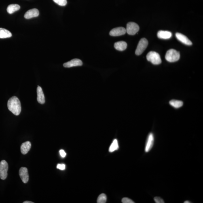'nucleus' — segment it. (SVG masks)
I'll return each mask as SVG.
<instances>
[{"label": "nucleus", "instance_id": "1", "mask_svg": "<svg viewBox=\"0 0 203 203\" xmlns=\"http://www.w3.org/2000/svg\"><path fill=\"white\" fill-rule=\"evenodd\" d=\"M8 108L9 111L16 115H20L21 111V106L19 99L16 96H13L8 102Z\"/></svg>", "mask_w": 203, "mask_h": 203}, {"label": "nucleus", "instance_id": "2", "mask_svg": "<svg viewBox=\"0 0 203 203\" xmlns=\"http://www.w3.org/2000/svg\"><path fill=\"white\" fill-rule=\"evenodd\" d=\"M180 53L175 49H171L166 52L165 58L167 61L174 62L178 61L180 58Z\"/></svg>", "mask_w": 203, "mask_h": 203}, {"label": "nucleus", "instance_id": "3", "mask_svg": "<svg viewBox=\"0 0 203 203\" xmlns=\"http://www.w3.org/2000/svg\"><path fill=\"white\" fill-rule=\"evenodd\" d=\"M147 60L155 65H158L162 62L160 55L154 51H151L147 56Z\"/></svg>", "mask_w": 203, "mask_h": 203}, {"label": "nucleus", "instance_id": "4", "mask_svg": "<svg viewBox=\"0 0 203 203\" xmlns=\"http://www.w3.org/2000/svg\"><path fill=\"white\" fill-rule=\"evenodd\" d=\"M148 45V42L147 39L142 38L140 40L136 51V54L137 56L141 55L147 48Z\"/></svg>", "mask_w": 203, "mask_h": 203}, {"label": "nucleus", "instance_id": "5", "mask_svg": "<svg viewBox=\"0 0 203 203\" xmlns=\"http://www.w3.org/2000/svg\"><path fill=\"white\" fill-rule=\"evenodd\" d=\"M139 26L136 23L130 22L127 24L126 32L129 35H135L139 31Z\"/></svg>", "mask_w": 203, "mask_h": 203}, {"label": "nucleus", "instance_id": "6", "mask_svg": "<svg viewBox=\"0 0 203 203\" xmlns=\"http://www.w3.org/2000/svg\"><path fill=\"white\" fill-rule=\"evenodd\" d=\"M8 164L6 161L2 160L0 163V178L2 180L6 179L8 175Z\"/></svg>", "mask_w": 203, "mask_h": 203}, {"label": "nucleus", "instance_id": "7", "mask_svg": "<svg viewBox=\"0 0 203 203\" xmlns=\"http://www.w3.org/2000/svg\"><path fill=\"white\" fill-rule=\"evenodd\" d=\"M126 33V29L125 28L119 27L115 28L112 29L110 32V35L111 36H119L124 35Z\"/></svg>", "mask_w": 203, "mask_h": 203}, {"label": "nucleus", "instance_id": "8", "mask_svg": "<svg viewBox=\"0 0 203 203\" xmlns=\"http://www.w3.org/2000/svg\"><path fill=\"white\" fill-rule=\"evenodd\" d=\"M19 174L22 181L24 183H27L29 181V174L28 169L24 167L20 168L19 171Z\"/></svg>", "mask_w": 203, "mask_h": 203}, {"label": "nucleus", "instance_id": "9", "mask_svg": "<svg viewBox=\"0 0 203 203\" xmlns=\"http://www.w3.org/2000/svg\"><path fill=\"white\" fill-rule=\"evenodd\" d=\"M83 65V62L79 59H74L63 64L64 67L70 68L76 66H80Z\"/></svg>", "mask_w": 203, "mask_h": 203}, {"label": "nucleus", "instance_id": "10", "mask_svg": "<svg viewBox=\"0 0 203 203\" xmlns=\"http://www.w3.org/2000/svg\"><path fill=\"white\" fill-rule=\"evenodd\" d=\"M154 136L152 133H150L148 136L147 143L146 144L145 151L146 152H149L151 150L154 143Z\"/></svg>", "mask_w": 203, "mask_h": 203}, {"label": "nucleus", "instance_id": "11", "mask_svg": "<svg viewBox=\"0 0 203 203\" xmlns=\"http://www.w3.org/2000/svg\"><path fill=\"white\" fill-rule=\"evenodd\" d=\"M176 37L178 40L185 45H192V43L185 35L181 33H176Z\"/></svg>", "mask_w": 203, "mask_h": 203}, {"label": "nucleus", "instance_id": "12", "mask_svg": "<svg viewBox=\"0 0 203 203\" xmlns=\"http://www.w3.org/2000/svg\"><path fill=\"white\" fill-rule=\"evenodd\" d=\"M39 11L37 9L34 8L28 10L24 15V18L26 19H30L39 16Z\"/></svg>", "mask_w": 203, "mask_h": 203}, {"label": "nucleus", "instance_id": "13", "mask_svg": "<svg viewBox=\"0 0 203 203\" xmlns=\"http://www.w3.org/2000/svg\"><path fill=\"white\" fill-rule=\"evenodd\" d=\"M37 100L39 103L41 104H45V100L44 94L42 89L40 87L38 86L37 88Z\"/></svg>", "mask_w": 203, "mask_h": 203}, {"label": "nucleus", "instance_id": "14", "mask_svg": "<svg viewBox=\"0 0 203 203\" xmlns=\"http://www.w3.org/2000/svg\"><path fill=\"white\" fill-rule=\"evenodd\" d=\"M172 36V33L170 32L165 31H160L157 33L158 38L162 39H168Z\"/></svg>", "mask_w": 203, "mask_h": 203}, {"label": "nucleus", "instance_id": "15", "mask_svg": "<svg viewBox=\"0 0 203 203\" xmlns=\"http://www.w3.org/2000/svg\"><path fill=\"white\" fill-rule=\"evenodd\" d=\"M31 143L29 141L22 143L20 148L21 153L24 155L27 154L31 149Z\"/></svg>", "mask_w": 203, "mask_h": 203}, {"label": "nucleus", "instance_id": "16", "mask_svg": "<svg viewBox=\"0 0 203 203\" xmlns=\"http://www.w3.org/2000/svg\"><path fill=\"white\" fill-rule=\"evenodd\" d=\"M115 48L116 50L122 51L125 50L127 48V44L124 41H120L115 43Z\"/></svg>", "mask_w": 203, "mask_h": 203}, {"label": "nucleus", "instance_id": "17", "mask_svg": "<svg viewBox=\"0 0 203 203\" xmlns=\"http://www.w3.org/2000/svg\"><path fill=\"white\" fill-rule=\"evenodd\" d=\"M12 34L11 32L4 28H0V39H5L11 37Z\"/></svg>", "mask_w": 203, "mask_h": 203}, {"label": "nucleus", "instance_id": "18", "mask_svg": "<svg viewBox=\"0 0 203 203\" xmlns=\"http://www.w3.org/2000/svg\"><path fill=\"white\" fill-rule=\"evenodd\" d=\"M20 8V5L16 4H12L9 5L7 8V12L9 14H11L13 13L18 11Z\"/></svg>", "mask_w": 203, "mask_h": 203}, {"label": "nucleus", "instance_id": "19", "mask_svg": "<svg viewBox=\"0 0 203 203\" xmlns=\"http://www.w3.org/2000/svg\"><path fill=\"white\" fill-rule=\"evenodd\" d=\"M170 104L174 108L178 109L181 107L183 105V102L180 100H172L169 102Z\"/></svg>", "mask_w": 203, "mask_h": 203}, {"label": "nucleus", "instance_id": "20", "mask_svg": "<svg viewBox=\"0 0 203 203\" xmlns=\"http://www.w3.org/2000/svg\"><path fill=\"white\" fill-rule=\"evenodd\" d=\"M119 148L118 141L117 139L113 140L110 147L109 151L110 152H113L115 151L118 150Z\"/></svg>", "mask_w": 203, "mask_h": 203}, {"label": "nucleus", "instance_id": "21", "mask_svg": "<svg viewBox=\"0 0 203 203\" xmlns=\"http://www.w3.org/2000/svg\"><path fill=\"white\" fill-rule=\"evenodd\" d=\"M107 197L106 195L102 193L98 196L97 199V203H105L107 201Z\"/></svg>", "mask_w": 203, "mask_h": 203}, {"label": "nucleus", "instance_id": "22", "mask_svg": "<svg viewBox=\"0 0 203 203\" xmlns=\"http://www.w3.org/2000/svg\"><path fill=\"white\" fill-rule=\"evenodd\" d=\"M55 3L61 6H65L67 4V0H53Z\"/></svg>", "mask_w": 203, "mask_h": 203}, {"label": "nucleus", "instance_id": "23", "mask_svg": "<svg viewBox=\"0 0 203 203\" xmlns=\"http://www.w3.org/2000/svg\"><path fill=\"white\" fill-rule=\"evenodd\" d=\"M122 202L123 203H134V202L131 200L130 199H129L127 198H123L122 200Z\"/></svg>", "mask_w": 203, "mask_h": 203}, {"label": "nucleus", "instance_id": "24", "mask_svg": "<svg viewBox=\"0 0 203 203\" xmlns=\"http://www.w3.org/2000/svg\"><path fill=\"white\" fill-rule=\"evenodd\" d=\"M155 202L157 203H164V200L163 199L159 197H156L154 198Z\"/></svg>", "mask_w": 203, "mask_h": 203}, {"label": "nucleus", "instance_id": "25", "mask_svg": "<svg viewBox=\"0 0 203 203\" xmlns=\"http://www.w3.org/2000/svg\"><path fill=\"white\" fill-rule=\"evenodd\" d=\"M56 168L59 169L63 170L65 169L66 165L64 164H59L57 165Z\"/></svg>", "mask_w": 203, "mask_h": 203}, {"label": "nucleus", "instance_id": "26", "mask_svg": "<svg viewBox=\"0 0 203 203\" xmlns=\"http://www.w3.org/2000/svg\"><path fill=\"white\" fill-rule=\"evenodd\" d=\"M60 154L62 158H64L66 156V153L63 150H60Z\"/></svg>", "mask_w": 203, "mask_h": 203}, {"label": "nucleus", "instance_id": "27", "mask_svg": "<svg viewBox=\"0 0 203 203\" xmlns=\"http://www.w3.org/2000/svg\"><path fill=\"white\" fill-rule=\"evenodd\" d=\"M24 203H34V202L31 201H26L24 202Z\"/></svg>", "mask_w": 203, "mask_h": 203}, {"label": "nucleus", "instance_id": "28", "mask_svg": "<svg viewBox=\"0 0 203 203\" xmlns=\"http://www.w3.org/2000/svg\"><path fill=\"white\" fill-rule=\"evenodd\" d=\"M184 203H190V202L189 201H185V202H184Z\"/></svg>", "mask_w": 203, "mask_h": 203}]
</instances>
